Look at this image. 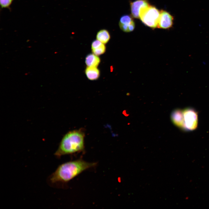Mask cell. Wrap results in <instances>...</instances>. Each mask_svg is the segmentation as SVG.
Wrapping results in <instances>:
<instances>
[{"mask_svg":"<svg viewBox=\"0 0 209 209\" xmlns=\"http://www.w3.org/2000/svg\"><path fill=\"white\" fill-rule=\"evenodd\" d=\"M85 72L87 78L91 80H97L100 76V71L97 67L87 66Z\"/></svg>","mask_w":209,"mask_h":209,"instance_id":"ba28073f","label":"cell"},{"mask_svg":"<svg viewBox=\"0 0 209 209\" xmlns=\"http://www.w3.org/2000/svg\"><path fill=\"white\" fill-rule=\"evenodd\" d=\"M119 27L121 30L126 33H129L132 31L135 28V24L134 21H132L130 24L125 25L119 24Z\"/></svg>","mask_w":209,"mask_h":209,"instance_id":"4fadbf2b","label":"cell"},{"mask_svg":"<svg viewBox=\"0 0 209 209\" xmlns=\"http://www.w3.org/2000/svg\"><path fill=\"white\" fill-rule=\"evenodd\" d=\"M97 165L96 162H87L81 158L64 163L49 176L48 183L53 187L63 188L80 174Z\"/></svg>","mask_w":209,"mask_h":209,"instance_id":"6da1fadb","label":"cell"},{"mask_svg":"<svg viewBox=\"0 0 209 209\" xmlns=\"http://www.w3.org/2000/svg\"><path fill=\"white\" fill-rule=\"evenodd\" d=\"M133 21L132 16L127 15H124L120 17L119 24L128 25Z\"/></svg>","mask_w":209,"mask_h":209,"instance_id":"7c38bea8","label":"cell"},{"mask_svg":"<svg viewBox=\"0 0 209 209\" xmlns=\"http://www.w3.org/2000/svg\"><path fill=\"white\" fill-rule=\"evenodd\" d=\"M100 62V60L98 56L93 53L88 54L85 59V63L87 66L97 67Z\"/></svg>","mask_w":209,"mask_h":209,"instance_id":"9c48e42d","label":"cell"},{"mask_svg":"<svg viewBox=\"0 0 209 209\" xmlns=\"http://www.w3.org/2000/svg\"><path fill=\"white\" fill-rule=\"evenodd\" d=\"M160 14V11L149 5L140 10L139 19L145 26L154 29L157 28Z\"/></svg>","mask_w":209,"mask_h":209,"instance_id":"3957f363","label":"cell"},{"mask_svg":"<svg viewBox=\"0 0 209 209\" xmlns=\"http://www.w3.org/2000/svg\"><path fill=\"white\" fill-rule=\"evenodd\" d=\"M173 123L177 126L181 128L182 126V110L176 109L172 112L171 116Z\"/></svg>","mask_w":209,"mask_h":209,"instance_id":"30bf717a","label":"cell"},{"mask_svg":"<svg viewBox=\"0 0 209 209\" xmlns=\"http://www.w3.org/2000/svg\"><path fill=\"white\" fill-rule=\"evenodd\" d=\"M110 35L109 32L107 30L102 29L99 30L97 33L96 38L102 43H107L110 39Z\"/></svg>","mask_w":209,"mask_h":209,"instance_id":"8fae6325","label":"cell"},{"mask_svg":"<svg viewBox=\"0 0 209 209\" xmlns=\"http://www.w3.org/2000/svg\"><path fill=\"white\" fill-rule=\"evenodd\" d=\"M14 0H0V4L1 8H7L10 9V6Z\"/></svg>","mask_w":209,"mask_h":209,"instance_id":"5bb4252c","label":"cell"},{"mask_svg":"<svg viewBox=\"0 0 209 209\" xmlns=\"http://www.w3.org/2000/svg\"><path fill=\"white\" fill-rule=\"evenodd\" d=\"M85 136L82 128L68 131L63 136L54 155L60 158L64 155L84 152Z\"/></svg>","mask_w":209,"mask_h":209,"instance_id":"7a4b0ae2","label":"cell"},{"mask_svg":"<svg viewBox=\"0 0 209 209\" xmlns=\"http://www.w3.org/2000/svg\"><path fill=\"white\" fill-rule=\"evenodd\" d=\"M130 5L131 16L134 18L138 19L140 10L150 4L147 0H136L130 2Z\"/></svg>","mask_w":209,"mask_h":209,"instance_id":"8992f818","label":"cell"},{"mask_svg":"<svg viewBox=\"0 0 209 209\" xmlns=\"http://www.w3.org/2000/svg\"><path fill=\"white\" fill-rule=\"evenodd\" d=\"M182 126L185 130L192 131L195 129L198 124V116L197 112L190 108L182 110Z\"/></svg>","mask_w":209,"mask_h":209,"instance_id":"277c9868","label":"cell"},{"mask_svg":"<svg viewBox=\"0 0 209 209\" xmlns=\"http://www.w3.org/2000/svg\"><path fill=\"white\" fill-rule=\"evenodd\" d=\"M105 44L97 39L94 40L91 44L92 53L98 56L104 54L106 50Z\"/></svg>","mask_w":209,"mask_h":209,"instance_id":"52a82bcc","label":"cell"},{"mask_svg":"<svg viewBox=\"0 0 209 209\" xmlns=\"http://www.w3.org/2000/svg\"><path fill=\"white\" fill-rule=\"evenodd\" d=\"M174 17L169 12L163 10H160V14L157 28L168 29L174 24Z\"/></svg>","mask_w":209,"mask_h":209,"instance_id":"5b68a950","label":"cell"}]
</instances>
